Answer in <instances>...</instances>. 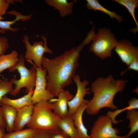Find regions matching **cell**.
I'll list each match as a JSON object with an SVG mask.
<instances>
[{
	"instance_id": "6da1fadb",
	"label": "cell",
	"mask_w": 138,
	"mask_h": 138,
	"mask_svg": "<svg viewBox=\"0 0 138 138\" xmlns=\"http://www.w3.org/2000/svg\"><path fill=\"white\" fill-rule=\"evenodd\" d=\"M90 42L86 37L82 43L52 59L43 56L42 67L46 70V89L54 97L64 88L72 83L79 65L78 60L84 47Z\"/></svg>"
},
{
	"instance_id": "7a4b0ae2",
	"label": "cell",
	"mask_w": 138,
	"mask_h": 138,
	"mask_svg": "<svg viewBox=\"0 0 138 138\" xmlns=\"http://www.w3.org/2000/svg\"><path fill=\"white\" fill-rule=\"evenodd\" d=\"M127 80L114 79L111 75L105 78L100 77L91 84V90L93 96L89 101L85 110L90 115L98 114L101 109L108 108L111 110L118 109L113 103L116 94L124 89Z\"/></svg>"
},
{
	"instance_id": "3957f363",
	"label": "cell",
	"mask_w": 138,
	"mask_h": 138,
	"mask_svg": "<svg viewBox=\"0 0 138 138\" xmlns=\"http://www.w3.org/2000/svg\"><path fill=\"white\" fill-rule=\"evenodd\" d=\"M59 117L52 110L49 101H41L34 105L31 119L26 126L47 132L59 129L57 124Z\"/></svg>"
},
{
	"instance_id": "277c9868",
	"label": "cell",
	"mask_w": 138,
	"mask_h": 138,
	"mask_svg": "<svg viewBox=\"0 0 138 138\" xmlns=\"http://www.w3.org/2000/svg\"><path fill=\"white\" fill-rule=\"evenodd\" d=\"M25 59L22 54L19 57V60L17 63L14 66L8 69L10 72L17 70L20 75V78L17 79L15 78L11 79L10 81L15 85V87L10 93L13 96L17 95L23 88H26L25 91L28 93L35 87L36 78V71L33 66L29 69L25 64Z\"/></svg>"
},
{
	"instance_id": "5b68a950",
	"label": "cell",
	"mask_w": 138,
	"mask_h": 138,
	"mask_svg": "<svg viewBox=\"0 0 138 138\" xmlns=\"http://www.w3.org/2000/svg\"><path fill=\"white\" fill-rule=\"evenodd\" d=\"M92 41L90 51L102 59L112 56V50L118 42L111 31L105 28L98 29Z\"/></svg>"
},
{
	"instance_id": "8992f818",
	"label": "cell",
	"mask_w": 138,
	"mask_h": 138,
	"mask_svg": "<svg viewBox=\"0 0 138 138\" xmlns=\"http://www.w3.org/2000/svg\"><path fill=\"white\" fill-rule=\"evenodd\" d=\"M43 41H35L32 45L29 42L27 36L25 35L22 39L26 49L24 57L29 63L37 68L43 67L42 61L43 55L45 53L52 54V50L50 49L47 45V38L42 36Z\"/></svg>"
},
{
	"instance_id": "52a82bcc",
	"label": "cell",
	"mask_w": 138,
	"mask_h": 138,
	"mask_svg": "<svg viewBox=\"0 0 138 138\" xmlns=\"http://www.w3.org/2000/svg\"><path fill=\"white\" fill-rule=\"evenodd\" d=\"M111 119L107 115L99 116L94 122L90 131V138H126L120 136L118 129L113 127Z\"/></svg>"
},
{
	"instance_id": "ba28073f",
	"label": "cell",
	"mask_w": 138,
	"mask_h": 138,
	"mask_svg": "<svg viewBox=\"0 0 138 138\" xmlns=\"http://www.w3.org/2000/svg\"><path fill=\"white\" fill-rule=\"evenodd\" d=\"M33 65L35 67L36 71L35 88L32 97V104L34 105L41 101H50L55 97L46 89V69L43 67L38 68Z\"/></svg>"
},
{
	"instance_id": "9c48e42d",
	"label": "cell",
	"mask_w": 138,
	"mask_h": 138,
	"mask_svg": "<svg viewBox=\"0 0 138 138\" xmlns=\"http://www.w3.org/2000/svg\"><path fill=\"white\" fill-rule=\"evenodd\" d=\"M73 80L76 84L77 91L75 95L68 102V114L70 115H72L85 100L84 98L85 95L90 93V89L86 88L89 83L86 79L81 81L80 76L77 74L74 76Z\"/></svg>"
},
{
	"instance_id": "30bf717a",
	"label": "cell",
	"mask_w": 138,
	"mask_h": 138,
	"mask_svg": "<svg viewBox=\"0 0 138 138\" xmlns=\"http://www.w3.org/2000/svg\"><path fill=\"white\" fill-rule=\"evenodd\" d=\"M114 50L121 61L128 65L131 62L138 60V48L129 40L123 39L118 41Z\"/></svg>"
},
{
	"instance_id": "8fae6325",
	"label": "cell",
	"mask_w": 138,
	"mask_h": 138,
	"mask_svg": "<svg viewBox=\"0 0 138 138\" xmlns=\"http://www.w3.org/2000/svg\"><path fill=\"white\" fill-rule=\"evenodd\" d=\"M74 96L68 91L64 89L62 90L59 93L57 98H54L49 101L53 112L60 117L67 115L68 102Z\"/></svg>"
},
{
	"instance_id": "7c38bea8",
	"label": "cell",
	"mask_w": 138,
	"mask_h": 138,
	"mask_svg": "<svg viewBox=\"0 0 138 138\" xmlns=\"http://www.w3.org/2000/svg\"><path fill=\"white\" fill-rule=\"evenodd\" d=\"M89 101L86 100L72 115L74 125L80 138H90L82 120L83 115L85 110Z\"/></svg>"
},
{
	"instance_id": "4fadbf2b",
	"label": "cell",
	"mask_w": 138,
	"mask_h": 138,
	"mask_svg": "<svg viewBox=\"0 0 138 138\" xmlns=\"http://www.w3.org/2000/svg\"><path fill=\"white\" fill-rule=\"evenodd\" d=\"M34 105L26 106L17 110L14 131L21 130L30 121Z\"/></svg>"
},
{
	"instance_id": "5bb4252c",
	"label": "cell",
	"mask_w": 138,
	"mask_h": 138,
	"mask_svg": "<svg viewBox=\"0 0 138 138\" xmlns=\"http://www.w3.org/2000/svg\"><path fill=\"white\" fill-rule=\"evenodd\" d=\"M59 128L70 138H80L72 115L68 114L59 117L57 120Z\"/></svg>"
},
{
	"instance_id": "9a60e30c",
	"label": "cell",
	"mask_w": 138,
	"mask_h": 138,
	"mask_svg": "<svg viewBox=\"0 0 138 138\" xmlns=\"http://www.w3.org/2000/svg\"><path fill=\"white\" fill-rule=\"evenodd\" d=\"M34 89H31L26 94L17 99H11L5 96L3 97L1 100V104H3L10 106L17 110L32 104V97Z\"/></svg>"
},
{
	"instance_id": "2e32d148",
	"label": "cell",
	"mask_w": 138,
	"mask_h": 138,
	"mask_svg": "<svg viewBox=\"0 0 138 138\" xmlns=\"http://www.w3.org/2000/svg\"><path fill=\"white\" fill-rule=\"evenodd\" d=\"M8 14L14 15L16 17L15 19L11 21H4L0 20V33H5V31H10L12 32H16L19 29L13 28L11 26L19 20L24 21L30 19L31 17L32 14L25 15L15 10L10 11Z\"/></svg>"
},
{
	"instance_id": "e0dca14e",
	"label": "cell",
	"mask_w": 138,
	"mask_h": 138,
	"mask_svg": "<svg viewBox=\"0 0 138 138\" xmlns=\"http://www.w3.org/2000/svg\"><path fill=\"white\" fill-rule=\"evenodd\" d=\"M1 105L6 124L5 128L8 132H13L17 110L7 105L2 104Z\"/></svg>"
},
{
	"instance_id": "ac0fdd59",
	"label": "cell",
	"mask_w": 138,
	"mask_h": 138,
	"mask_svg": "<svg viewBox=\"0 0 138 138\" xmlns=\"http://www.w3.org/2000/svg\"><path fill=\"white\" fill-rule=\"evenodd\" d=\"M48 5L58 10L60 16L64 17L71 14L74 1L68 2L67 0H46Z\"/></svg>"
},
{
	"instance_id": "d6986e66",
	"label": "cell",
	"mask_w": 138,
	"mask_h": 138,
	"mask_svg": "<svg viewBox=\"0 0 138 138\" xmlns=\"http://www.w3.org/2000/svg\"><path fill=\"white\" fill-rule=\"evenodd\" d=\"M19 60L18 54L17 51H12L10 53L0 56V76L1 73L7 69L15 66Z\"/></svg>"
},
{
	"instance_id": "ffe728a7",
	"label": "cell",
	"mask_w": 138,
	"mask_h": 138,
	"mask_svg": "<svg viewBox=\"0 0 138 138\" xmlns=\"http://www.w3.org/2000/svg\"><path fill=\"white\" fill-rule=\"evenodd\" d=\"M86 7L89 10L94 11H101L108 15L112 19H116L119 22L122 21L123 19L120 15L117 14L114 12L110 11L102 6L97 0H87Z\"/></svg>"
},
{
	"instance_id": "44dd1931",
	"label": "cell",
	"mask_w": 138,
	"mask_h": 138,
	"mask_svg": "<svg viewBox=\"0 0 138 138\" xmlns=\"http://www.w3.org/2000/svg\"><path fill=\"white\" fill-rule=\"evenodd\" d=\"M113 1L125 7L130 14L136 25V28H132L131 30V31L135 34L138 30V23L135 15V9L138 6V1L137 0H114Z\"/></svg>"
},
{
	"instance_id": "7402d4cb",
	"label": "cell",
	"mask_w": 138,
	"mask_h": 138,
	"mask_svg": "<svg viewBox=\"0 0 138 138\" xmlns=\"http://www.w3.org/2000/svg\"><path fill=\"white\" fill-rule=\"evenodd\" d=\"M128 105L125 108L120 109H117L113 111H109L107 113L106 115L111 118L112 123L116 124L122 121L121 120H116V118L122 112L132 109H138V98H132L128 101Z\"/></svg>"
},
{
	"instance_id": "603a6c76",
	"label": "cell",
	"mask_w": 138,
	"mask_h": 138,
	"mask_svg": "<svg viewBox=\"0 0 138 138\" xmlns=\"http://www.w3.org/2000/svg\"><path fill=\"white\" fill-rule=\"evenodd\" d=\"M126 117L130 121L128 128L130 130L125 136L126 138H129L133 134L138 130V111L136 109L128 110Z\"/></svg>"
},
{
	"instance_id": "cb8c5ba5",
	"label": "cell",
	"mask_w": 138,
	"mask_h": 138,
	"mask_svg": "<svg viewBox=\"0 0 138 138\" xmlns=\"http://www.w3.org/2000/svg\"><path fill=\"white\" fill-rule=\"evenodd\" d=\"M37 130L29 128L5 134L3 138H33Z\"/></svg>"
},
{
	"instance_id": "d4e9b609",
	"label": "cell",
	"mask_w": 138,
	"mask_h": 138,
	"mask_svg": "<svg viewBox=\"0 0 138 138\" xmlns=\"http://www.w3.org/2000/svg\"><path fill=\"white\" fill-rule=\"evenodd\" d=\"M13 84L10 80L7 79L2 80L0 81V104L3 97L13 89Z\"/></svg>"
},
{
	"instance_id": "484cf974",
	"label": "cell",
	"mask_w": 138,
	"mask_h": 138,
	"mask_svg": "<svg viewBox=\"0 0 138 138\" xmlns=\"http://www.w3.org/2000/svg\"><path fill=\"white\" fill-rule=\"evenodd\" d=\"M15 0H0V20H2L4 18L3 16L6 13V11L11 4L15 3Z\"/></svg>"
},
{
	"instance_id": "4316f807",
	"label": "cell",
	"mask_w": 138,
	"mask_h": 138,
	"mask_svg": "<svg viewBox=\"0 0 138 138\" xmlns=\"http://www.w3.org/2000/svg\"><path fill=\"white\" fill-rule=\"evenodd\" d=\"M9 47L7 38L0 36V56L5 54Z\"/></svg>"
},
{
	"instance_id": "83f0119b",
	"label": "cell",
	"mask_w": 138,
	"mask_h": 138,
	"mask_svg": "<svg viewBox=\"0 0 138 138\" xmlns=\"http://www.w3.org/2000/svg\"><path fill=\"white\" fill-rule=\"evenodd\" d=\"M49 138H70L60 129L48 132Z\"/></svg>"
},
{
	"instance_id": "f1b7e54d",
	"label": "cell",
	"mask_w": 138,
	"mask_h": 138,
	"mask_svg": "<svg viewBox=\"0 0 138 138\" xmlns=\"http://www.w3.org/2000/svg\"><path fill=\"white\" fill-rule=\"evenodd\" d=\"M128 66H129V67L126 69L121 72V75H123L125 73V72L130 70H132L138 72V60H137L132 62Z\"/></svg>"
},
{
	"instance_id": "f546056e",
	"label": "cell",
	"mask_w": 138,
	"mask_h": 138,
	"mask_svg": "<svg viewBox=\"0 0 138 138\" xmlns=\"http://www.w3.org/2000/svg\"><path fill=\"white\" fill-rule=\"evenodd\" d=\"M33 138H49L48 132L41 130H37Z\"/></svg>"
},
{
	"instance_id": "4dcf8cb0",
	"label": "cell",
	"mask_w": 138,
	"mask_h": 138,
	"mask_svg": "<svg viewBox=\"0 0 138 138\" xmlns=\"http://www.w3.org/2000/svg\"><path fill=\"white\" fill-rule=\"evenodd\" d=\"M6 124L3 115L2 108L0 104V127H5Z\"/></svg>"
},
{
	"instance_id": "1f68e13d",
	"label": "cell",
	"mask_w": 138,
	"mask_h": 138,
	"mask_svg": "<svg viewBox=\"0 0 138 138\" xmlns=\"http://www.w3.org/2000/svg\"><path fill=\"white\" fill-rule=\"evenodd\" d=\"M5 134V127H0V138H3Z\"/></svg>"
},
{
	"instance_id": "d6a6232c",
	"label": "cell",
	"mask_w": 138,
	"mask_h": 138,
	"mask_svg": "<svg viewBox=\"0 0 138 138\" xmlns=\"http://www.w3.org/2000/svg\"><path fill=\"white\" fill-rule=\"evenodd\" d=\"M2 80V79L0 78V81Z\"/></svg>"
},
{
	"instance_id": "836d02e7",
	"label": "cell",
	"mask_w": 138,
	"mask_h": 138,
	"mask_svg": "<svg viewBox=\"0 0 138 138\" xmlns=\"http://www.w3.org/2000/svg\"></svg>"
},
{
	"instance_id": "e575fe53",
	"label": "cell",
	"mask_w": 138,
	"mask_h": 138,
	"mask_svg": "<svg viewBox=\"0 0 138 138\" xmlns=\"http://www.w3.org/2000/svg\"></svg>"
}]
</instances>
